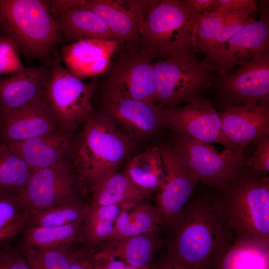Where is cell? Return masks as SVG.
Listing matches in <instances>:
<instances>
[{
  "label": "cell",
  "mask_w": 269,
  "mask_h": 269,
  "mask_svg": "<svg viewBox=\"0 0 269 269\" xmlns=\"http://www.w3.org/2000/svg\"><path fill=\"white\" fill-rule=\"evenodd\" d=\"M150 269H197L178 261L166 255Z\"/></svg>",
  "instance_id": "obj_41"
},
{
  "label": "cell",
  "mask_w": 269,
  "mask_h": 269,
  "mask_svg": "<svg viewBox=\"0 0 269 269\" xmlns=\"http://www.w3.org/2000/svg\"><path fill=\"white\" fill-rule=\"evenodd\" d=\"M237 12L216 11L201 14L194 27L191 49L205 55L219 31Z\"/></svg>",
  "instance_id": "obj_32"
},
{
  "label": "cell",
  "mask_w": 269,
  "mask_h": 269,
  "mask_svg": "<svg viewBox=\"0 0 269 269\" xmlns=\"http://www.w3.org/2000/svg\"><path fill=\"white\" fill-rule=\"evenodd\" d=\"M91 186V205L96 206L135 203L151 194L134 184L124 172L110 174Z\"/></svg>",
  "instance_id": "obj_25"
},
{
  "label": "cell",
  "mask_w": 269,
  "mask_h": 269,
  "mask_svg": "<svg viewBox=\"0 0 269 269\" xmlns=\"http://www.w3.org/2000/svg\"><path fill=\"white\" fill-rule=\"evenodd\" d=\"M218 76L215 82L227 105L269 103V51Z\"/></svg>",
  "instance_id": "obj_10"
},
{
  "label": "cell",
  "mask_w": 269,
  "mask_h": 269,
  "mask_svg": "<svg viewBox=\"0 0 269 269\" xmlns=\"http://www.w3.org/2000/svg\"><path fill=\"white\" fill-rule=\"evenodd\" d=\"M258 6L256 1L254 0H216L213 12L251 11L257 13L259 10Z\"/></svg>",
  "instance_id": "obj_39"
},
{
  "label": "cell",
  "mask_w": 269,
  "mask_h": 269,
  "mask_svg": "<svg viewBox=\"0 0 269 269\" xmlns=\"http://www.w3.org/2000/svg\"><path fill=\"white\" fill-rule=\"evenodd\" d=\"M200 15L186 0H151L135 49L151 59L191 49L195 25Z\"/></svg>",
  "instance_id": "obj_4"
},
{
  "label": "cell",
  "mask_w": 269,
  "mask_h": 269,
  "mask_svg": "<svg viewBox=\"0 0 269 269\" xmlns=\"http://www.w3.org/2000/svg\"><path fill=\"white\" fill-rule=\"evenodd\" d=\"M164 108L166 124L179 134L208 143H218L226 148L238 149L225 136L220 114L211 102L199 96L181 107Z\"/></svg>",
  "instance_id": "obj_12"
},
{
  "label": "cell",
  "mask_w": 269,
  "mask_h": 269,
  "mask_svg": "<svg viewBox=\"0 0 269 269\" xmlns=\"http://www.w3.org/2000/svg\"><path fill=\"white\" fill-rule=\"evenodd\" d=\"M150 0H85L83 5L100 16L116 38L135 49Z\"/></svg>",
  "instance_id": "obj_16"
},
{
  "label": "cell",
  "mask_w": 269,
  "mask_h": 269,
  "mask_svg": "<svg viewBox=\"0 0 269 269\" xmlns=\"http://www.w3.org/2000/svg\"><path fill=\"white\" fill-rule=\"evenodd\" d=\"M173 148L199 181L210 187L223 190L243 172V150L226 148L219 153L206 143L183 135Z\"/></svg>",
  "instance_id": "obj_8"
},
{
  "label": "cell",
  "mask_w": 269,
  "mask_h": 269,
  "mask_svg": "<svg viewBox=\"0 0 269 269\" xmlns=\"http://www.w3.org/2000/svg\"><path fill=\"white\" fill-rule=\"evenodd\" d=\"M70 269H94L93 257L87 256L80 252L73 261Z\"/></svg>",
  "instance_id": "obj_43"
},
{
  "label": "cell",
  "mask_w": 269,
  "mask_h": 269,
  "mask_svg": "<svg viewBox=\"0 0 269 269\" xmlns=\"http://www.w3.org/2000/svg\"><path fill=\"white\" fill-rule=\"evenodd\" d=\"M83 222L58 228L26 226L23 234V250L70 247L81 239Z\"/></svg>",
  "instance_id": "obj_28"
},
{
  "label": "cell",
  "mask_w": 269,
  "mask_h": 269,
  "mask_svg": "<svg viewBox=\"0 0 269 269\" xmlns=\"http://www.w3.org/2000/svg\"><path fill=\"white\" fill-rule=\"evenodd\" d=\"M0 30L20 54L42 63L51 61L63 38L45 0H0Z\"/></svg>",
  "instance_id": "obj_2"
},
{
  "label": "cell",
  "mask_w": 269,
  "mask_h": 269,
  "mask_svg": "<svg viewBox=\"0 0 269 269\" xmlns=\"http://www.w3.org/2000/svg\"><path fill=\"white\" fill-rule=\"evenodd\" d=\"M29 215L18 195L0 192V235L17 234L26 226Z\"/></svg>",
  "instance_id": "obj_33"
},
{
  "label": "cell",
  "mask_w": 269,
  "mask_h": 269,
  "mask_svg": "<svg viewBox=\"0 0 269 269\" xmlns=\"http://www.w3.org/2000/svg\"><path fill=\"white\" fill-rule=\"evenodd\" d=\"M153 64L157 80L155 103L163 108L187 103L217 78L214 65L200 60L192 49L157 58Z\"/></svg>",
  "instance_id": "obj_6"
},
{
  "label": "cell",
  "mask_w": 269,
  "mask_h": 269,
  "mask_svg": "<svg viewBox=\"0 0 269 269\" xmlns=\"http://www.w3.org/2000/svg\"><path fill=\"white\" fill-rule=\"evenodd\" d=\"M87 206L74 197L47 209L30 212L26 225L58 228L83 222Z\"/></svg>",
  "instance_id": "obj_30"
},
{
  "label": "cell",
  "mask_w": 269,
  "mask_h": 269,
  "mask_svg": "<svg viewBox=\"0 0 269 269\" xmlns=\"http://www.w3.org/2000/svg\"><path fill=\"white\" fill-rule=\"evenodd\" d=\"M122 43L119 39H81L63 46L60 56L66 68L83 80L108 72L112 56Z\"/></svg>",
  "instance_id": "obj_18"
},
{
  "label": "cell",
  "mask_w": 269,
  "mask_h": 269,
  "mask_svg": "<svg viewBox=\"0 0 269 269\" xmlns=\"http://www.w3.org/2000/svg\"><path fill=\"white\" fill-rule=\"evenodd\" d=\"M33 170L5 144L0 142V192L18 195L28 182Z\"/></svg>",
  "instance_id": "obj_31"
},
{
  "label": "cell",
  "mask_w": 269,
  "mask_h": 269,
  "mask_svg": "<svg viewBox=\"0 0 269 269\" xmlns=\"http://www.w3.org/2000/svg\"><path fill=\"white\" fill-rule=\"evenodd\" d=\"M256 15V13L251 11L237 12L215 37L205 55L204 60L212 64L228 40L247 24L255 20Z\"/></svg>",
  "instance_id": "obj_35"
},
{
  "label": "cell",
  "mask_w": 269,
  "mask_h": 269,
  "mask_svg": "<svg viewBox=\"0 0 269 269\" xmlns=\"http://www.w3.org/2000/svg\"><path fill=\"white\" fill-rule=\"evenodd\" d=\"M5 144L12 152L35 170L50 167L62 162V157L70 147V140L65 134L57 130L51 133Z\"/></svg>",
  "instance_id": "obj_22"
},
{
  "label": "cell",
  "mask_w": 269,
  "mask_h": 269,
  "mask_svg": "<svg viewBox=\"0 0 269 269\" xmlns=\"http://www.w3.org/2000/svg\"><path fill=\"white\" fill-rule=\"evenodd\" d=\"M164 171L160 148L152 147L130 158L124 172L136 186L151 193L161 187Z\"/></svg>",
  "instance_id": "obj_27"
},
{
  "label": "cell",
  "mask_w": 269,
  "mask_h": 269,
  "mask_svg": "<svg viewBox=\"0 0 269 269\" xmlns=\"http://www.w3.org/2000/svg\"><path fill=\"white\" fill-rule=\"evenodd\" d=\"M0 269H30L23 255L8 247L0 248Z\"/></svg>",
  "instance_id": "obj_38"
},
{
  "label": "cell",
  "mask_w": 269,
  "mask_h": 269,
  "mask_svg": "<svg viewBox=\"0 0 269 269\" xmlns=\"http://www.w3.org/2000/svg\"><path fill=\"white\" fill-rule=\"evenodd\" d=\"M168 229L166 255L197 269H211L235 240L215 198L189 200Z\"/></svg>",
  "instance_id": "obj_1"
},
{
  "label": "cell",
  "mask_w": 269,
  "mask_h": 269,
  "mask_svg": "<svg viewBox=\"0 0 269 269\" xmlns=\"http://www.w3.org/2000/svg\"><path fill=\"white\" fill-rule=\"evenodd\" d=\"M80 253L70 247L23 250L30 269H70Z\"/></svg>",
  "instance_id": "obj_34"
},
{
  "label": "cell",
  "mask_w": 269,
  "mask_h": 269,
  "mask_svg": "<svg viewBox=\"0 0 269 269\" xmlns=\"http://www.w3.org/2000/svg\"><path fill=\"white\" fill-rule=\"evenodd\" d=\"M257 144L256 150L246 163L255 170L262 172L269 171V139L262 136L255 140Z\"/></svg>",
  "instance_id": "obj_37"
},
{
  "label": "cell",
  "mask_w": 269,
  "mask_h": 269,
  "mask_svg": "<svg viewBox=\"0 0 269 269\" xmlns=\"http://www.w3.org/2000/svg\"><path fill=\"white\" fill-rule=\"evenodd\" d=\"M72 178L63 162L33 170L28 182L18 194L30 212L48 208L74 197Z\"/></svg>",
  "instance_id": "obj_13"
},
{
  "label": "cell",
  "mask_w": 269,
  "mask_h": 269,
  "mask_svg": "<svg viewBox=\"0 0 269 269\" xmlns=\"http://www.w3.org/2000/svg\"><path fill=\"white\" fill-rule=\"evenodd\" d=\"M160 227L161 222L154 206L143 200L128 204L122 209L106 241L150 233Z\"/></svg>",
  "instance_id": "obj_26"
},
{
  "label": "cell",
  "mask_w": 269,
  "mask_h": 269,
  "mask_svg": "<svg viewBox=\"0 0 269 269\" xmlns=\"http://www.w3.org/2000/svg\"><path fill=\"white\" fill-rule=\"evenodd\" d=\"M3 240V237L1 236H0V241H1Z\"/></svg>",
  "instance_id": "obj_44"
},
{
  "label": "cell",
  "mask_w": 269,
  "mask_h": 269,
  "mask_svg": "<svg viewBox=\"0 0 269 269\" xmlns=\"http://www.w3.org/2000/svg\"><path fill=\"white\" fill-rule=\"evenodd\" d=\"M160 149L165 176L154 206L162 227L168 229L189 201L199 180L174 148Z\"/></svg>",
  "instance_id": "obj_11"
},
{
  "label": "cell",
  "mask_w": 269,
  "mask_h": 269,
  "mask_svg": "<svg viewBox=\"0 0 269 269\" xmlns=\"http://www.w3.org/2000/svg\"><path fill=\"white\" fill-rule=\"evenodd\" d=\"M83 122L73 159L80 173L92 186L117 172L134 144L131 137L103 110L94 112Z\"/></svg>",
  "instance_id": "obj_3"
},
{
  "label": "cell",
  "mask_w": 269,
  "mask_h": 269,
  "mask_svg": "<svg viewBox=\"0 0 269 269\" xmlns=\"http://www.w3.org/2000/svg\"><path fill=\"white\" fill-rule=\"evenodd\" d=\"M215 198L235 238L269 242V179L244 175Z\"/></svg>",
  "instance_id": "obj_5"
},
{
  "label": "cell",
  "mask_w": 269,
  "mask_h": 269,
  "mask_svg": "<svg viewBox=\"0 0 269 269\" xmlns=\"http://www.w3.org/2000/svg\"><path fill=\"white\" fill-rule=\"evenodd\" d=\"M83 4L52 13L63 37L72 42L84 39L117 40L102 17Z\"/></svg>",
  "instance_id": "obj_23"
},
{
  "label": "cell",
  "mask_w": 269,
  "mask_h": 269,
  "mask_svg": "<svg viewBox=\"0 0 269 269\" xmlns=\"http://www.w3.org/2000/svg\"></svg>",
  "instance_id": "obj_45"
},
{
  "label": "cell",
  "mask_w": 269,
  "mask_h": 269,
  "mask_svg": "<svg viewBox=\"0 0 269 269\" xmlns=\"http://www.w3.org/2000/svg\"><path fill=\"white\" fill-rule=\"evenodd\" d=\"M94 269H139L116 259H95Z\"/></svg>",
  "instance_id": "obj_40"
},
{
  "label": "cell",
  "mask_w": 269,
  "mask_h": 269,
  "mask_svg": "<svg viewBox=\"0 0 269 269\" xmlns=\"http://www.w3.org/2000/svg\"><path fill=\"white\" fill-rule=\"evenodd\" d=\"M25 68L17 48L10 40L1 35L0 40V76L12 75Z\"/></svg>",
  "instance_id": "obj_36"
},
{
  "label": "cell",
  "mask_w": 269,
  "mask_h": 269,
  "mask_svg": "<svg viewBox=\"0 0 269 269\" xmlns=\"http://www.w3.org/2000/svg\"><path fill=\"white\" fill-rule=\"evenodd\" d=\"M104 111L130 137L151 134L166 124L164 108L154 103L105 93Z\"/></svg>",
  "instance_id": "obj_15"
},
{
  "label": "cell",
  "mask_w": 269,
  "mask_h": 269,
  "mask_svg": "<svg viewBox=\"0 0 269 269\" xmlns=\"http://www.w3.org/2000/svg\"><path fill=\"white\" fill-rule=\"evenodd\" d=\"M267 2L260 4L258 19L250 22L231 37L212 64L218 76L224 74L254 56L269 51V15Z\"/></svg>",
  "instance_id": "obj_14"
},
{
  "label": "cell",
  "mask_w": 269,
  "mask_h": 269,
  "mask_svg": "<svg viewBox=\"0 0 269 269\" xmlns=\"http://www.w3.org/2000/svg\"><path fill=\"white\" fill-rule=\"evenodd\" d=\"M57 122L44 98L0 114V138L6 144L57 131Z\"/></svg>",
  "instance_id": "obj_17"
},
{
  "label": "cell",
  "mask_w": 269,
  "mask_h": 269,
  "mask_svg": "<svg viewBox=\"0 0 269 269\" xmlns=\"http://www.w3.org/2000/svg\"><path fill=\"white\" fill-rule=\"evenodd\" d=\"M220 116L225 136L239 149L269 134V103L227 105Z\"/></svg>",
  "instance_id": "obj_19"
},
{
  "label": "cell",
  "mask_w": 269,
  "mask_h": 269,
  "mask_svg": "<svg viewBox=\"0 0 269 269\" xmlns=\"http://www.w3.org/2000/svg\"><path fill=\"white\" fill-rule=\"evenodd\" d=\"M186 1L195 13L201 15L213 12L216 0H186Z\"/></svg>",
  "instance_id": "obj_42"
},
{
  "label": "cell",
  "mask_w": 269,
  "mask_h": 269,
  "mask_svg": "<svg viewBox=\"0 0 269 269\" xmlns=\"http://www.w3.org/2000/svg\"><path fill=\"white\" fill-rule=\"evenodd\" d=\"M211 269H269V242L235 238Z\"/></svg>",
  "instance_id": "obj_24"
},
{
  "label": "cell",
  "mask_w": 269,
  "mask_h": 269,
  "mask_svg": "<svg viewBox=\"0 0 269 269\" xmlns=\"http://www.w3.org/2000/svg\"><path fill=\"white\" fill-rule=\"evenodd\" d=\"M159 231L106 241L93 258L116 259L137 269H150L160 244Z\"/></svg>",
  "instance_id": "obj_21"
},
{
  "label": "cell",
  "mask_w": 269,
  "mask_h": 269,
  "mask_svg": "<svg viewBox=\"0 0 269 269\" xmlns=\"http://www.w3.org/2000/svg\"><path fill=\"white\" fill-rule=\"evenodd\" d=\"M94 82H86L72 74L63 65L57 50L53 54L51 70L44 98L57 123L74 128L94 112Z\"/></svg>",
  "instance_id": "obj_7"
},
{
  "label": "cell",
  "mask_w": 269,
  "mask_h": 269,
  "mask_svg": "<svg viewBox=\"0 0 269 269\" xmlns=\"http://www.w3.org/2000/svg\"><path fill=\"white\" fill-rule=\"evenodd\" d=\"M126 204L87 206L81 239L92 245L105 243L113 233L116 219Z\"/></svg>",
  "instance_id": "obj_29"
},
{
  "label": "cell",
  "mask_w": 269,
  "mask_h": 269,
  "mask_svg": "<svg viewBox=\"0 0 269 269\" xmlns=\"http://www.w3.org/2000/svg\"><path fill=\"white\" fill-rule=\"evenodd\" d=\"M51 70V61L0 77V114L44 98Z\"/></svg>",
  "instance_id": "obj_20"
},
{
  "label": "cell",
  "mask_w": 269,
  "mask_h": 269,
  "mask_svg": "<svg viewBox=\"0 0 269 269\" xmlns=\"http://www.w3.org/2000/svg\"><path fill=\"white\" fill-rule=\"evenodd\" d=\"M105 93L154 103L157 80L153 60L129 49L111 64Z\"/></svg>",
  "instance_id": "obj_9"
}]
</instances>
